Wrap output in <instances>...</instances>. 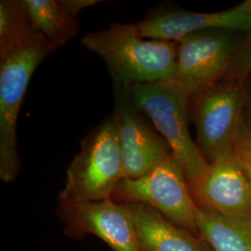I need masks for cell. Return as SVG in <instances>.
Masks as SVG:
<instances>
[{"label":"cell","mask_w":251,"mask_h":251,"mask_svg":"<svg viewBox=\"0 0 251 251\" xmlns=\"http://www.w3.org/2000/svg\"><path fill=\"white\" fill-rule=\"evenodd\" d=\"M81 42L103 59L114 83L130 87L175 77L178 42L147 40L135 24H112L85 35Z\"/></svg>","instance_id":"6da1fadb"},{"label":"cell","mask_w":251,"mask_h":251,"mask_svg":"<svg viewBox=\"0 0 251 251\" xmlns=\"http://www.w3.org/2000/svg\"><path fill=\"white\" fill-rule=\"evenodd\" d=\"M135 106L152 120L183 169L189 185L197 183L209 162L200 151L189 130V104L192 98L186 87L175 78L128 87Z\"/></svg>","instance_id":"7a4b0ae2"},{"label":"cell","mask_w":251,"mask_h":251,"mask_svg":"<svg viewBox=\"0 0 251 251\" xmlns=\"http://www.w3.org/2000/svg\"><path fill=\"white\" fill-rule=\"evenodd\" d=\"M80 146L67 169L59 199L95 202L112 198L123 179L122 153L113 114L91 128L81 140Z\"/></svg>","instance_id":"3957f363"},{"label":"cell","mask_w":251,"mask_h":251,"mask_svg":"<svg viewBox=\"0 0 251 251\" xmlns=\"http://www.w3.org/2000/svg\"><path fill=\"white\" fill-rule=\"evenodd\" d=\"M56 50L45 36L36 33L26 45L0 61V178L11 182L18 176L19 114L37 66Z\"/></svg>","instance_id":"277c9868"},{"label":"cell","mask_w":251,"mask_h":251,"mask_svg":"<svg viewBox=\"0 0 251 251\" xmlns=\"http://www.w3.org/2000/svg\"><path fill=\"white\" fill-rule=\"evenodd\" d=\"M112 199L118 203H141L152 206L172 223L198 235V206L184 171L172 153L148 175L139 179H122Z\"/></svg>","instance_id":"5b68a950"},{"label":"cell","mask_w":251,"mask_h":251,"mask_svg":"<svg viewBox=\"0 0 251 251\" xmlns=\"http://www.w3.org/2000/svg\"><path fill=\"white\" fill-rule=\"evenodd\" d=\"M114 96L113 116L122 153L123 179H139L159 166L171 149L135 106L128 87L114 83Z\"/></svg>","instance_id":"8992f818"},{"label":"cell","mask_w":251,"mask_h":251,"mask_svg":"<svg viewBox=\"0 0 251 251\" xmlns=\"http://www.w3.org/2000/svg\"><path fill=\"white\" fill-rule=\"evenodd\" d=\"M58 213L66 233L98 236L113 251H141L132 213L126 203L109 198L95 202L59 199Z\"/></svg>","instance_id":"52a82bcc"},{"label":"cell","mask_w":251,"mask_h":251,"mask_svg":"<svg viewBox=\"0 0 251 251\" xmlns=\"http://www.w3.org/2000/svg\"><path fill=\"white\" fill-rule=\"evenodd\" d=\"M198 145L207 161L233 149L242 132V98L235 88H211L195 96Z\"/></svg>","instance_id":"ba28073f"},{"label":"cell","mask_w":251,"mask_h":251,"mask_svg":"<svg viewBox=\"0 0 251 251\" xmlns=\"http://www.w3.org/2000/svg\"><path fill=\"white\" fill-rule=\"evenodd\" d=\"M190 189L200 207L251 219V183L233 148L209 162L203 176Z\"/></svg>","instance_id":"9c48e42d"},{"label":"cell","mask_w":251,"mask_h":251,"mask_svg":"<svg viewBox=\"0 0 251 251\" xmlns=\"http://www.w3.org/2000/svg\"><path fill=\"white\" fill-rule=\"evenodd\" d=\"M233 53V42L227 35L206 30L178 41L175 79L193 96L213 88L226 72Z\"/></svg>","instance_id":"30bf717a"},{"label":"cell","mask_w":251,"mask_h":251,"mask_svg":"<svg viewBox=\"0 0 251 251\" xmlns=\"http://www.w3.org/2000/svg\"><path fill=\"white\" fill-rule=\"evenodd\" d=\"M144 38L178 42L183 37L206 30H251V9L244 2L218 12L171 11L135 24Z\"/></svg>","instance_id":"8fae6325"},{"label":"cell","mask_w":251,"mask_h":251,"mask_svg":"<svg viewBox=\"0 0 251 251\" xmlns=\"http://www.w3.org/2000/svg\"><path fill=\"white\" fill-rule=\"evenodd\" d=\"M126 204L132 213L141 251H212L200 236L172 223L152 206Z\"/></svg>","instance_id":"7c38bea8"},{"label":"cell","mask_w":251,"mask_h":251,"mask_svg":"<svg viewBox=\"0 0 251 251\" xmlns=\"http://www.w3.org/2000/svg\"><path fill=\"white\" fill-rule=\"evenodd\" d=\"M197 228L212 251H251V219L225 216L198 206Z\"/></svg>","instance_id":"4fadbf2b"},{"label":"cell","mask_w":251,"mask_h":251,"mask_svg":"<svg viewBox=\"0 0 251 251\" xmlns=\"http://www.w3.org/2000/svg\"><path fill=\"white\" fill-rule=\"evenodd\" d=\"M36 33L57 50L79 34V23L63 9L59 0H25Z\"/></svg>","instance_id":"5bb4252c"},{"label":"cell","mask_w":251,"mask_h":251,"mask_svg":"<svg viewBox=\"0 0 251 251\" xmlns=\"http://www.w3.org/2000/svg\"><path fill=\"white\" fill-rule=\"evenodd\" d=\"M25 0L0 1V61L36 36Z\"/></svg>","instance_id":"9a60e30c"},{"label":"cell","mask_w":251,"mask_h":251,"mask_svg":"<svg viewBox=\"0 0 251 251\" xmlns=\"http://www.w3.org/2000/svg\"><path fill=\"white\" fill-rule=\"evenodd\" d=\"M233 151L246 172L251 186V123L244 131L242 130L233 147Z\"/></svg>","instance_id":"2e32d148"},{"label":"cell","mask_w":251,"mask_h":251,"mask_svg":"<svg viewBox=\"0 0 251 251\" xmlns=\"http://www.w3.org/2000/svg\"><path fill=\"white\" fill-rule=\"evenodd\" d=\"M63 9L72 16L77 18L81 10L99 4L100 0H59Z\"/></svg>","instance_id":"e0dca14e"},{"label":"cell","mask_w":251,"mask_h":251,"mask_svg":"<svg viewBox=\"0 0 251 251\" xmlns=\"http://www.w3.org/2000/svg\"><path fill=\"white\" fill-rule=\"evenodd\" d=\"M240 71L242 74H249L251 72V44L243 56Z\"/></svg>","instance_id":"ac0fdd59"},{"label":"cell","mask_w":251,"mask_h":251,"mask_svg":"<svg viewBox=\"0 0 251 251\" xmlns=\"http://www.w3.org/2000/svg\"><path fill=\"white\" fill-rule=\"evenodd\" d=\"M245 2L249 6V8L251 9V0H248V1H245Z\"/></svg>","instance_id":"d6986e66"}]
</instances>
